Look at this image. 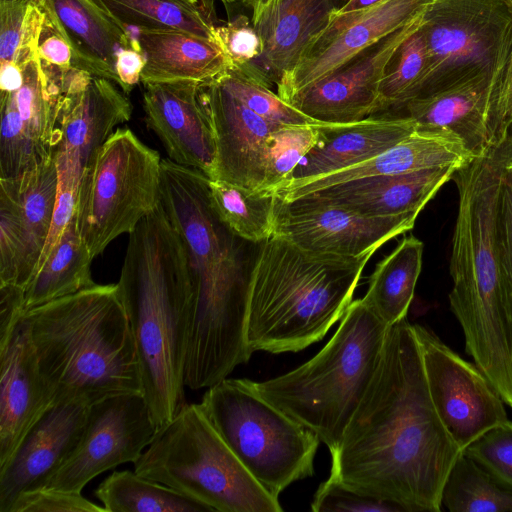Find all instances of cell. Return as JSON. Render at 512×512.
I'll return each mask as SVG.
<instances>
[{
    "label": "cell",
    "instance_id": "cell-1",
    "mask_svg": "<svg viewBox=\"0 0 512 512\" xmlns=\"http://www.w3.org/2000/svg\"><path fill=\"white\" fill-rule=\"evenodd\" d=\"M461 452L433 404L414 324L404 318L388 326L370 385L330 453L329 479L404 512H439Z\"/></svg>",
    "mask_w": 512,
    "mask_h": 512
},
{
    "label": "cell",
    "instance_id": "cell-2",
    "mask_svg": "<svg viewBox=\"0 0 512 512\" xmlns=\"http://www.w3.org/2000/svg\"><path fill=\"white\" fill-rule=\"evenodd\" d=\"M208 177L161 162V205L185 248L191 277L185 385L208 388L253 354L246 341L253 252L219 218Z\"/></svg>",
    "mask_w": 512,
    "mask_h": 512
},
{
    "label": "cell",
    "instance_id": "cell-3",
    "mask_svg": "<svg viewBox=\"0 0 512 512\" xmlns=\"http://www.w3.org/2000/svg\"><path fill=\"white\" fill-rule=\"evenodd\" d=\"M512 134L453 175L458 210L451 241L450 308L465 348L512 408V295L499 242V211Z\"/></svg>",
    "mask_w": 512,
    "mask_h": 512
},
{
    "label": "cell",
    "instance_id": "cell-4",
    "mask_svg": "<svg viewBox=\"0 0 512 512\" xmlns=\"http://www.w3.org/2000/svg\"><path fill=\"white\" fill-rule=\"evenodd\" d=\"M117 285L135 342L142 394L159 430L186 404L191 301L187 254L161 204L129 234Z\"/></svg>",
    "mask_w": 512,
    "mask_h": 512
},
{
    "label": "cell",
    "instance_id": "cell-5",
    "mask_svg": "<svg viewBox=\"0 0 512 512\" xmlns=\"http://www.w3.org/2000/svg\"><path fill=\"white\" fill-rule=\"evenodd\" d=\"M53 404L92 405L142 393L135 342L118 285L95 284L23 313Z\"/></svg>",
    "mask_w": 512,
    "mask_h": 512
},
{
    "label": "cell",
    "instance_id": "cell-6",
    "mask_svg": "<svg viewBox=\"0 0 512 512\" xmlns=\"http://www.w3.org/2000/svg\"><path fill=\"white\" fill-rule=\"evenodd\" d=\"M373 254H315L277 235L255 244L246 322L251 352H297L321 340L346 313Z\"/></svg>",
    "mask_w": 512,
    "mask_h": 512
},
{
    "label": "cell",
    "instance_id": "cell-7",
    "mask_svg": "<svg viewBox=\"0 0 512 512\" xmlns=\"http://www.w3.org/2000/svg\"><path fill=\"white\" fill-rule=\"evenodd\" d=\"M388 330L361 299L352 301L328 343L310 360L255 382L274 406L334 451L377 369Z\"/></svg>",
    "mask_w": 512,
    "mask_h": 512
},
{
    "label": "cell",
    "instance_id": "cell-8",
    "mask_svg": "<svg viewBox=\"0 0 512 512\" xmlns=\"http://www.w3.org/2000/svg\"><path fill=\"white\" fill-rule=\"evenodd\" d=\"M133 464L139 475L166 485L211 511H283L278 497L248 472L199 403H186L156 431Z\"/></svg>",
    "mask_w": 512,
    "mask_h": 512
},
{
    "label": "cell",
    "instance_id": "cell-9",
    "mask_svg": "<svg viewBox=\"0 0 512 512\" xmlns=\"http://www.w3.org/2000/svg\"><path fill=\"white\" fill-rule=\"evenodd\" d=\"M199 404L243 466L275 497L313 475L320 440L267 401L255 381L226 377L208 387Z\"/></svg>",
    "mask_w": 512,
    "mask_h": 512
},
{
    "label": "cell",
    "instance_id": "cell-10",
    "mask_svg": "<svg viewBox=\"0 0 512 512\" xmlns=\"http://www.w3.org/2000/svg\"><path fill=\"white\" fill-rule=\"evenodd\" d=\"M161 162L129 128H116L85 169L75 221L92 258L161 204Z\"/></svg>",
    "mask_w": 512,
    "mask_h": 512
},
{
    "label": "cell",
    "instance_id": "cell-11",
    "mask_svg": "<svg viewBox=\"0 0 512 512\" xmlns=\"http://www.w3.org/2000/svg\"><path fill=\"white\" fill-rule=\"evenodd\" d=\"M422 32L428 68L417 98L492 70L512 44V9L506 0H433Z\"/></svg>",
    "mask_w": 512,
    "mask_h": 512
},
{
    "label": "cell",
    "instance_id": "cell-12",
    "mask_svg": "<svg viewBox=\"0 0 512 512\" xmlns=\"http://www.w3.org/2000/svg\"><path fill=\"white\" fill-rule=\"evenodd\" d=\"M131 114V102L111 80L76 67L65 74L53 155L57 203L76 206L85 169L116 126L129 121Z\"/></svg>",
    "mask_w": 512,
    "mask_h": 512
},
{
    "label": "cell",
    "instance_id": "cell-13",
    "mask_svg": "<svg viewBox=\"0 0 512 512\" xmlns=\"http://www.w3.org/2000/svg\"><path fill=\"white\" fill-rule=\"evenodd\" d=\"M433 404L463 451L509 421L504 401L475 364L460 357L429 329L414 324Z\"/></svg>",
    "mask_w": 512,
    "mask_h": 512
},
{
    "label": "cell",
    "instance_id": "cell-14",
    "mask_svg": "<svg viewBox=\"0 0 512 512\" xmlns=\"http://www.w3.org/2000/svg\"><path fill=\"white\" fill-rule=\"evenodd\" d=\"M156 431L142 393L114 395L90 405L78 447L43 489L81 493L103 472L134 463Z\"/></svg>",
    "mask_w": 512,
    "mask_h": 512
},
{
    "label": "cell",
    "instance_id": "cell-15",
    "mask_svg": "<svg viewBox=\"0 0 512 512\" xmlns=\"http://www.w3.org/2000/svg\"><path fill=\"white\" fill-rule=\"evenodd\" d=\"M58 194L54 156L0 178V286L25 290L48 240Z\"/></svg>",
    "mask_w": 512,
    "mask_h": 512
},
{
    "label": "cell",
    "instance_id": "cell-16",
    "mask_svg": "<svg viewBox=\"0 0 512 512\" xmlns=\"http://www.w3.org/2000/svg\"><path fill=\"white\" fill-rule=\"evenodd\" d=\"M417 217H368L310 196L280 198L274 235L311 253L357 258L410 231Z\"/></svg>",
    "mask_w": 512,
    "mask_h": 512
},
{
    "label": "cell",
    "instance_id": "cell-17",
    "mask_svg": "<svg viewBox=\"0 0 512 512\" xmlns=\"http://www.w3.org/2000/svg\"><path fill=\"white\" fill-rule=\"evenodd\" d=\"M23 83L0 92V178L14 177L54 155L62 82L45 75L38 54L22 65Z\"/></svg>",
    "mask_w": 512,
    "mask_h": 512
},
{
    "label": "cell",
    "instance_id": "cell-18",
    "mask_svg": "<svg viewBox=\"0 0 512 512\" xmlns=\"http://www.w3.org/2000/svg\"><path fill=\"white\" fill-rule=\"evenodd\" d=\"M427 9L287 103L323 123H352L377 113L386 70L403 42L421 27Z\"/></svg>",
    "mask_w": 512,
    "mask_h": 512
},
{
    "label": "cell",
    "instance_id": "cell-19",
    "mask_svg": "<svg viewBox=\"0 0 512 512\" xmlns=\"http://www.w3.org/2000/svg\"><path fill=\"white\" fill-rule=\"evenodd\" d=\"M433 0H385L346 14H333L298 65L277 86L284 101L323 79L357 54L425 11Z\"/></svg>",
    "mask_w": 512,
    "mask_h": 512
},
{
    "label": "cell",
    "instance_id": "cell-20",
    "mask_svg": "<svg viewBox=\"0 0 512 512\" xmlns=\"http://www.w3.org/2000/svg\"><path fill=\"white\" fill-rule=\"evenodd\" d=\"M90 406L51 405L0 468V512H9L23 494L43 489L78 447Z\"/></svg>",
    "mask_w": 512,
    "mask_h": 512
},
{
    "label": "cell",
    "instance_id": "cell-21",
    "mask_svg": "<svg viewBox=\"0 0 512 512\" xmlns=\"http://www.w3.org/2000/svg\"><path fill=\"white\" fill-rule=\"evenodd\" d=\"M200 100L216 145L213 179L261 191L268 137L280 125L254 113L217 78L201 84Z\"/></svg>",
    "mask_w": 512,
    "mask_h": 512
},
{
    "label": "cell",
    "instance_id": "cell-22",
    "mask_svg": "<svg viewBox=\"0 0 512 512\" xmlns=\"http://www.w3.org/2000/svg\"><path fill=\"white\" fill-rule=\"evenodd\" d=\"M144 86L145 121L162 142L168 158L213 179L216 145L200 100L201 83L155 82Z\"/></svg>",
    "mask_w": 512,
    "mask_h": 512
},
{
    "label": "cell",
    "instance_id": "cell-23",
    "mask_svg": "<svg viewBox=\"0 0 512 512\" xmlns=\"http://www.w3.org/2000/svg\"><path fill=\"white\" fill-rule=\"evenodd\" d=\"M51 405L22 314L0 331V468Z\"/></svg>",
    "mask_w": 512,
    "mask_h": 512
},
{
    "label": "cell",
    "instance_id": "cell-24",
    "mask_svg": "<svg viewBox=\"0 0 512 512\" xmlns=\"http://www.w3.org/2000/svg\"><path fill=\"white\" fill-rule=\"evenodd\" d=\"M347 1L275 0L253 24L262 53L237 70L268 88L277 87Z\"/></svg>",
    "mask_w": 512,
    "mask_h": 512
},
{
    "label": "cell",
    "instance_id": "cell-25",
    "mask_svg": "<svg viewBox=\"0 0 512 512\" xmlns=\"http://www.w3.org/2000/svg\"><path fill=\"white\" fill-rule=\"evenodd\" d=\"M477 157L463 139L446 128L416 129L388 150L355 166L286 185L276 193L285 202L359 178L410 173L442 167L462 168Z\"/></svg>",
    "mask_w": 512,
    "mask_h": 512
},
{
    "label": "cell",
    "instance_id": "cell-26",
    "mask_svg": "<svg viewBox=\"0 0 512 512\" xmlns=\"http://www.w3.org/2000/svg\"><path fill=\"white\" fill-rule=\"evenodd\" d=\"M508 50L492 70L413 99L401 109L417 127L452 130L476 156L487 153L497 144L493 130L494 91L499 67Z\"/></svg>",
    "mask_w": 512,
    "mask_h": 512
},
{
    "label": "cell",
    "instance_id": "cell-27",
    "mask_svg": "<svg viewBox=\"0 0 512 512\" xmlns=\"http://www.w3.org/2000/svg\"><path fill=\"white\" fill-rule=\"evenodd\" d=\"M416 127L415 121L407 115L367 117L352 123L319 122L318 141L284 186L322 177L369 160L402 141Z\"/></svg>",
    "mask_w": 512,
    "mask_h": 512
},
{
    "label": "cell",
    "instance_id": "cell-28",
    "mask_svg": "<svg viewBox=\"0 0 512 512\" xmlns=\"http://www.w3.org/2000/svg\"><path fill=\"white\" fill-rule=\"evenodd\" d=\"M458 169L442 167L359 178L326 187L305 196L368 217L408 214L418 216L441 187L452 179Z\"/></svg>",
    "mask_w": 512,
    "mask_h": 512
},
{
    "label": "cell",
    "instance_id": "cell-29",
    "mask_svg": "<svg viewBox=\"0 0 512 512\" xmlns=\"http://www.w3.org/2000/svg\"><path fill=\"white\" fill-rule=\"evenodd\" d=\"M45 12L71 45L76 68L120 86L117 56L123 49L141 52L137 37L91 0H41Z\"/></svg>",
    "mask_w": 512,
    "mask_h": 512
},
{
    "label": "cell",
    "instance_id": "cell-30",
    "mask_svg": "<svg viewBox=\"0 0 512 512\" xmlns=\"http://www.w3.org/2000/svg\"><path fill=\"white\" fill-rule=\"evenodd\" d=\"M145 65L143 84L193 81L206 83L232 68L220 45L194 34L175 31H138Z\"/></svg>",
    "mask_w": 512,
    "mask_h": 512
},
{
    "label": "cell",
    "instance_id": "cell-31",
    "mask_svg": "<svg viewBox=\"0 0 512 512\" xmlns=\"http://www.w3.org/2000/svg\"><path fill=\"white\" fill-rule=\"evenodd\" d=\"M424 244L411 235L378 263L361 300L386 325L406 318L422 269Z\"/></svg>",
    "mask_w": 512,
    "mask_h": 512
},
{
    "label": "cell",
    "instance_id": "cell-32",
    "mask_svg": "<svg viewBox=\"0 0 512 512\" xmlns=\"http://www.w3.org/2000/svg\"><path fill=\"white\" fill-rule=\"evenodd\" d=\"M92 260L73 218L26 286L24 312L95 285L91 275Z\"/></svg>",
    "mask_w": 512,
    "mask_h": 512
},
{
    "label": "cell",
    "instance_id": "cell-33",
    "mask_svg": "<svg viewBox=\"0 0 512 512\" xmlns=\"http://www.w3.org/2000/svg\"><path fill=\"white\" fill-rule=\"evenodd\" d=\"M91 1L126 29L183 31L217 42V25L205 0Z\"/></svg>",
    "mask_w": 512,
    "mask_h": 512
},
{
    "label": "cell",
    "instance_id": "cell-34",
    "mask_svg": "<svg viewBox=\"0 0 512 512\" xmlns=\"http://www.w3.org/2000/svg\"><path fill=\"white\" fill-rule=\"evenodd\" d=\"M212 205L223 223L239 238L259 244L275 233L280 198L221 179H208Z\"/></svg>",
    "mask_w": 512,
    "mask_h": 512
},
{
    "label": "cell",
    "instance_id": "cell-35",
    "mask_svg": "<svg viewBox=\"0 0 512 512\" xmlns=\"http://www.w3.org/2000/svg\"><path fill=\"white\" fill-rule=\"evenodd\" d=\"M106 512H207L205 505L135 471H115L94 492Z\"/></svg>",
    "mask_w": 512,
    "mask_h": 512
},
{
    "label": "cell",
    "instance_id": "cell-36",
    "mask_svg": "<svg viewBox=\"0 0 512 512\" xmlns=\"http://www.w3.org/2000/svg\"><path fill=\"white\" fill-rule=\"evenodd\" d=\"M450 512H512V490L462 451L442 492V506Z\"/></svg>",
    "mask_w": 512,
    "mask_h": 512
},
{
    "label": "cell",
    "instance_id": "cell-37",
    "mask_svg": "<svg viewBox=\"0 0 512 512\" xmlns=\"http://www.w3.org/2000/svg\"><path fill=\"white\" fill-rule=\"evenodd\" d=\"M422 25L403 42L388 66L379 89L378 112L401 109L418 97L428 68Z\"/></svg>",
    "mask_w": 512,
    "mask_h": 512
},
{
    "label": "cell",
    "instance_id": "cell-38",
    "mask_svg": "<svg viewBox=\"0 0 512 512\" xmlns=\"http://www.w3.org/2000/svg\"><path fill=\"white\" fill-rule=\"evenodd\" d=\"M44 17L41 0H0V63L22 65L37 55Z\"/></svg>",
    "mask_w": 512,
    "mask_h": 512
},
{
    "label": "cell",
    "instance_id": "cell-39",
    "mask_svg": "<svg viewBox=\"0 0 512 512\" xmlns=\"http://www.w3.org/2000/svg\"><path fill=\"white\" fill-rule=\"evenodd\" d=\"M318 137L317 123L278 126L268 137L261 191L276 193L282 188Z\"/></svg>",
    "mask_w": 512,
    "mask_h": 512
},
{
    "label": "cell",
    "instance_id": "cell-40",
    "mask_svg": "<svg viewBox=\"0 0 512 512\" xmlns=\"http://www.w3.org/2000/svg\"><path fill=\"white\" fill-rule=\"evenodd\" d=\"M216 78L250 110L268 122L277 125L318 123L284 101L267 86L237 69L230 68Z\"/></svg>",
    "mask_w": 512,
    "mask_h": 512
},
{
    "label": "cell",
    "instance_id": "cell-41",
    "mask_svg": "<svg viewBox=\"0 0 512 512\" xmlns=\"http://www.w3.org/2000/svg\"><path fill=\"white\" fill-rule=\"evenodd\" d=\"M463 451L512 490V421L487 431Z\"/></svg>",
    "mask_w": 512,
    "mask_h": 512
},
{
    "label": "cell",
    "instance_id": "cell-42",
    "mask_svg": "<svg viewBox=\"0 0 512 512\" xmlns=\"http://www.w3.org/2000/svg\"><path fill=\"white\" fill-rule=\"evenodd\" d=\"M311 509L315 512H404L392 502L361 494L329 478L319 485Z\"/></svg>",
    "mask_w": 512,
    "mask_h": 512
},
{
    "label": "cell",
    "instance_id": "cell-43",
    "mask_svg": "<svg viewBox=\"0 0 512 512\" xmlns=\"http://www.w3.org/2000/svg\"><path fill=\"white\" fill-rule=\"evenodd\" d=\"M216 41L225 52L233 69H240L263 51L262 39L252 21L239 15L215 28Z\"/></svg>",
    "mask_w": 512,
    "mask_h": 512
},
{
    "label": "cell",
    "instance_id": "cell-44",
    "mask_svg": "<svg viewBox=\"0 0 512 512\" xmlns=\"http://www.w3.org/2000/svg\"><path fill=\"white\" fill-rule=\"evenodd\" d=\"M37 53L43 72L52 79L62 81L65 74L75 67L70 43L46 12Z\"/></svg>",
    "mask_w": 512,
    "mask_h": 512
},
{
    "label": "cell",
    "instance_id": "cell-45",
    "mask_svg": "<svg viewBox=\"0 0 512 512\" xmlns=\"http://www.w3.org/2000/svg\"><path fill=\"white\" fill-rule=\"evenodd\" d=\"M9 512H106L81 493L39 489L21 495Z\"/></svg>",
    "mask_w": 512,
    "mask_h": 512
},
{
    "label": "cell",
    "instance_id": "cell-46",
    "mask_svg": "<svg viewBox=\"0 0 512 512\" xmlns=\"http://www.w3.org/2000/svg\"><path fill=\"white\" fill-rule=\"evenodd\" d=\"M499 242L512 295V160L506 166L499 211Z\"/></svg>",
    "mask_w": 512,
    "mask_h": 512
},
{
    "label": "cell",
    "instance_id": "cell-47",
    "mask_svg": "<svg viewBox=\"0 0 512 512\" xmlns=\"http://www.w3.org/2000/svg\"><path fill=\"white\" fill-rule=\"evenodd\" d=\"M145 59L141 52L135 49H123L117 56L116 71L120 79V88L125 94L141 81V73Z\"/></svg>",
    "mask_w": 512,
    "mask_h": 512
},
{
    "label": "cell",
    "instance_id": "cell-48",
    "mask_svg": "<svg viewBox=\"0 0 512 512\" xmlns=\"http://www.w3.org/2000/svg\"><path fill=\"white\" fill-rule=\"evenodd\" d=\"M0 91L18 89L23 83V68L15 62L0 63Z\"/></svg>",
    "mask_w": 512,
    "mask_h": 512
},
{
    "label": "cell",
    "instance_id": "cell-49",
    "mask_svg": "<svg viewBox=\"0 0 512 512\" xmlns=\"http://www.w3.org/2000/svg\"><path fill=\"white\" fill-rule=\"evenodd\" d=\"M385 0H348L334 14H346L375 6Z\"/></svg>",
    "mask_w": 512,
    "mask_h": 512
},
{
    "label": "cell",
    "instance_id": "cell-50",
    "mask_svg": "<svg viewBox=\"0 0 512 512\" xmlns=\"http://www.w3.org/2000/svg\"><path fill=\"white\" fill-rule=\"evenodd\" d=\"M275 0H254L252 5V24H254L262 13L274 2Z\"/></svg>",
    "mask_w": 512,
    "mask_h": 512
},
{
    "label": "cell",
    "instance_id": "cell-51",
    "mask_svg": "<svg viewBox=\"0 0 512 512\" xmlns=\"http://www.w3.org/2000/svg\"><path fill=\"white\" fill-rule=\"evenodd\" d=\"M225 6L237 2L252 4L254 0H220Z\"/></svg>",
    "mask_w": 512,
    "mask_h": 512
},
{
    "label": "cell",
    "instance_id": "cell-52",
    "mask_svg": "<svg viewBox=\"0 0 512 512\" xmlns=\"http://www.w3.org/2000/svg\"><path fill=\"white\" fill-rule=\"evenodd\" d=\"M506 1L508 2L509 6H510V7H511V9H512V0H506Z\"/></svg>",
    "mask_w": 512,
    "mask_h": 512
}]
</instances>
